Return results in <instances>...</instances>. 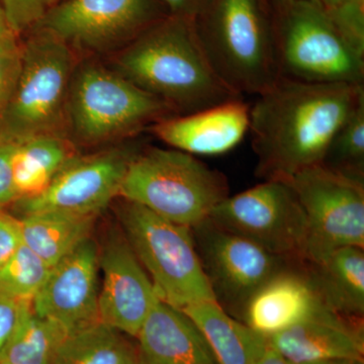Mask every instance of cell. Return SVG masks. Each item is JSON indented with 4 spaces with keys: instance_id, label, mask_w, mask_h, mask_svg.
<instances>
[{
    "instance_id": "cell-25",
    "label": "cell",
    "mask_w": 364,
    "mask_h": 364,
    "mask_svg": "<svg viewBox=\"0 0 364 364\" xmlns=\"http://www.w3.org/2000/svg\"><path fill=\"white\" fill-rule=\"evenodd\" d=\"M139 352L124 334L97 322L71 333L53 364H136Z\"/></svg>"
},
{
    "instance_id": "cell-1",
    "label": "cell",
    "mask_w": 364,
    "mask_h": 364,
    "mask_svg": "<svg viewBox=\"0 0 364 364\" xmlns=\"http://www.w3.org/2000/svg\"><path fill=\"white\" fill-rule=\"evenodd\" d=\"M363 98L364 85L277 79L250 105L256 176L287 182L322 164L332 139Z\"/></svg>"
},
{
    "instance_id": "cell-31",
    "label": "cell",
    "mask_w": 364,
    "mask_h": 364,
    "mask_svg": "<svg viewBox=\"0 0 364 364\" xmlns=\"http://www.w3.org/2000/svg\"><path fill=\"white\" fill-rule=\"evenodd\" d=\"M14 149V144L0 140V208L13 205L18 200L11 167Z\"/></svg>"
},
{
    "instance_id": "cell-7",
    "label": "cell",
    "mask_w": 364,
    "mask_h": 364,
    "mask_svg": "<svg viewBox=\"0 0 364 364\" xmlns=\"http://www.w3.org/2000/svg\"><path fill=\"white\" fill-rule=\"evenodd\" d=\"M119 221L161 301L179 310L200 301H215L191 228L128 200L119 208Z\"/></svg>"
},
{
    "instance_id": "cell-34",
    "label": "cell",
    "mask_w": 364,
    "mask_h": 364,
    "mask_svg": "<svg viewBox=\"0 0 364 364\" xmlns=\"http://www.w3.org/2000/svg\"><path fill=\"white\" fill-rule=\"evenodd\" d=\"M167 16L196 21L215 4V0H158Z\"/></svg>"
},
{
    "instance_id": "cell-6",
    "label": "cell",
    "mask_w": 364,
    "mask_h": 364,
    "mask_svg": "<svg viewBox=\"0 0 364 364\" xmlns=\"http://www.w3.org/2000/svg\"><path fill=\"white\" fill-rule=\"evenodd\" d=\"M33 30L21 44L18 82L0 114V140L14 145L59 135L74 71L70 47L48 31Z\"/></svg>"
},
{
    "instance_id": "cell-9",
    "label": "cell",
    "mask_w": 364,
    "mask_h": 364,
    "mask_svg": "<svg viewBox=\"0 0 364 364\" xmlns=\"http://www.w3.org/2000/svg\"><path fill=\"white\" fill-rule=\"evenodd\" d=\"M208 219L287 261L306 262L308 222L298 196L287 182L263 181L229 196Z\"/></svg>"
},
{
    "instance_id": "cell-21",
    "label": "cell",
    "mask_w": 364,
    "mask_h": 364,
    "mask_svg": "<svg viewBox=\"0 0 364 364\" xmlns=\"http://www.w3.org/2000/svg\"><path fill=\"white\" fill-rule=\"evenodd\" d=\"M207 340L218 364H254L265 337L232 317L215 301L181 309Z\"/></svg>"
},
{
    "instance_id": "cell-28",
    "label": "cell",
    "mask_w": 364,
    "mask_h": 364,
    "mask_svg": "<svg viewBox=\"0 0 364 364\" xmlns=\"http://www.w3.org/2000/svg\"><path fill=\"white\" fill-rule=\"evenodd\" d=\"M325 11L343 39L364 56V0H352Z\"/></svg>"
},
{
    "instance_id": "cell-12",
    "label": "cell",
    "mask_w": 364,
    "mask_h": 364,
    "mask_svg": "<svg viewBox=\"0 0 364 364\" xmlns=\"http://www.w3.org/2000/svg\"><path fill=\"white\" fill-rule=\"evenodd\" d=\"M166 16L158 0H62L36 28L69 47L109 52L123 49Z\"/></svg>"
},
{
    "instance_id": "cell-24",
    "label": "cell",
    "mask_w": 364,
    "mask_h": 364,
    "mask_svg": "<svg viewBox=\"0 0 364 364\" xmlns=\"http://www.w3.org/2000/svg\"><path fill=\"white\" fill-rule=\"evenodd\" d=\"M70 334L56 321L38 315L32 301H26L18 325L0 353V363L53 364Z\"/></svg>"
},
{
    "instance_id": "cell-26",
    "label": "cell",
    "mask_w": 364,
    "mask_h": 364,
    "mask_svg": "<svg viewBox=\"0 0 364 364\" xmlns=\"http://www.w3.org/2000/svg\"><path fill=\"white\" fill-rule=\"evenodd\" d=\"M322 165L364 181V98L332 139Z\"/></svg>"
},
{
    "instance_id": "cell-15",
    "label": "cell",
    "mask_w": 364,
    "mask_h": 364,
    "mask_svg": "<svg viewBox=\"0 0 364 364\" xmlns=\"http://www.w3.org/2000/svg\"><path fill=\"white\" fill-rule=\"evenodd\" d=\"M100 249L92 238L51 268L32 301L33 311L73 333L100 322L98 314Z\"/></svg>"
},
{
    "instance_id": "cell-13",
    "label": "cell",
    "mask_w": 364,
    "mask_h": 364,
    "mask_svg": "<svg viewBox=\"0 0 364 364\" xmlns=\"http://www.w3.org/2000/svg\"><path fill=\"white\" fill-rule=\"evenodd\" d=\"M135 154L117 149L74 156L42 193L16 200L13 215L56 213L97 217L119 196L124 173Z\"/></svg>"
},
{
    "instance_id": "cell-35",
    "label": "cell",
    "mask_w": 364,
    "mask_h": 364,
    "mask_svg": "<svg viewBox=\"0 0 364 364\" xmlns=\"http://www.w3.org/2000/svg\"><path fill=\"white\" fill-rule=\"evenodd\" d=\"M254 364H291L287 359L282 358L279 352L273 349L272 345L268 342L267 338H265V342L261 347L259 352H258L257 358H256L255 363Z\"/></svg>"
},
{
    "instance_id": "cell-5",
    "label": "cell",
    "mask_w": 364,
    "mask_h": 364,
    "mask_svg": "<svg viewBox=\"0 0 364 364\" xmlns=\"http://www.w3.org/2000/svg\"><path fill=\"white\" fill-rule=\"evenodd\" d=\"M269 7L279 77L364 85V56L343 39L317 0H289Z\"/></svg>"
},
{
    "instance_id": "cell-32",
    "label": "cell",
    "mask_w": 364,
    "mask_h": 364,
    "mask_svg": "<svg viewBox=\"0 0 364 364\" xmlns=\"http://www.w3.org/2000/svg\"><path fill=\"white\" fill-rule=\"evenodd\" d=\"M25 304L0 293V353L16 329Z\"/></svg>"
},
{
    "instance_id": "cell-10",
    "label": "cell",
    "mask_w": 364,
    "mask_h": 364,
    "mask_svg": "<svg viewBox=\"0 0 364 364\" xmlns=\"http://www.w3.org/2000/svg\"><path fill=\"white\" fill-rule=\"evenodd\" d=\"M308 222L306 262L342 247L364 248V181L318 164L287 181Z\"/></svg>"
},
{
    "instance_id": "cell-30",
    "label": "cell",
    "mask_w": 364,
    "mask_h": 364,
    "mask_svg": "<svg viewBox=\"0 0 364 364\" xmlns=\"http://www.w3.org/2000/svg\"><path fill=\"white\" fill-rule=\"evenodd\" d=\"M21 66V44L18 36L6 33L0 38V114L13 95Z\"/></svg>"
},
{
    "instance_id": "cell-3",
    "label": "cell",
    "mask_w": 364,
    "mask_h": 364,
    "mask_svg": "<svg viewBox=\"0 0 364 364\" xmlns=\"http://www.w3.org/2000/svg\"><path fill=\"white\" fill-rule=\"evenodd\" d=\"M195 25L210 66L230 90L259 95L277 82L274 30L265 0H215Z\"/></svg>"
},
{
    "instance_id": "cell-20",
    "label": "cell",
    "mask_w": 364,
    "mask_h": 364,
    "mask_svg": "<svg viewBox=\"0 0 364 364\" xmlns=\"http://www.w3.org/2000/svg\"><path fill=\"white\" fill-rule=\"evenodd\" d=\"M304 265L326 305L344 315L363 318L364 248L336 249L317 262Z\"/></svg>"
},
{
    "instance_id": "cell-17",
    "label": "cell",
    "mask_w": 364,
    "mask_h": 364,
    "mask_svg": "<svg viewBox=\"0 0 364 364\" xmlns=\"http://www.w3.org/2000/svg\"><path fill=\"white\" fill-rule=\"evenodd\" d=\"M267 340L291 364L336 358L364 360L363 318L336 312L325 304Z\"/></svg>"
},
{
    "instance_id": "cell-38",
    "label": "cell",
    "mask_w": 364,
    "mask_h": 364,
    "mask_svg": "<svg viewBox=\"0 0 364 364\" xmlns=\"http://www.w3.org/2000/svg\"><path fill=\"white\" fill-rule=\"evenodd\" d=\"M9 33H11V31H9V26H7L6 16H4L1 4H0V38L4 37Z\"/></svg>"
},
{
    "instance_id": "cell-29",
    "label": "cell",
    "mask_w": 364,
    "mask_h": 364,
    "mask_svg": "<svg viewBox=\"0 0 364 364\" xmlns=\"http://www.w3.org/2000/svg\"><path fill=\"white\" fill-rule=\"evenodd\" d=\"M52 0H0L9 31L14 35L39 25L51 9Z\"/></svg>"
},
{
    "instance_id": "cell-40",
    "label": "cell",
    "mask_w": 364,
    "mask_h": 364,
    "mask_svg": "<svg viewBox=\"0 0 364 364\" xmlns=\"http://www.w3.org/2000/svg\"><path fill=\"white\" fill-rule=\"evenodd\" d=\"M136 364H143L142 360H141V358H140V361H139V363Z\"/></svg>"
},
{
    "instance_id": "cell-8",
    "label": "cell",
    "mask_w": 364,
    "mask_h": 364,
    "mask_svg": "<svg viewBox=\"0 0 364 364\" xmlns=\"http://www.w3.org/2000/svg\"><path fill=\"white\" fill-rule=\"evenodd\" d=\"M174 114L161 100L100 64H85L72 74L66 116L81 142H107Z\"/></svg>"
},
{
    "instance_id": "cell-36",
    "label": "cell",
    "mask_w": 364,
    "mask_h": 364,
    "mask_svg": "<svg viewBox=\"0 0 364 364\" xmlns=\"http://www.w3.org/2000/svg\"><path fill=\"white\" fill-rule=\"evenodd\" d=\"M298 364H364V360H358V359L336 358L324 359V360L311 361V363Z\"/></svg>"
},
{
    "instance_id": "cell-23",
    "label": "cell",
    "mask_w": 364,
    "mask_h": 364,
    "mask_svg": "<svg viewBox=\"0 0 364 364\" xmlns=\"http://www.w3.org/2000/svg\"><path fill=\"white\" fill-rule=\"evenodd\" d=\"M71 146L59 135H44L14 145L11 167L18 200L42 193L71 158Z\"/></svg>"
},
{
    "instance_id": "cell-41",
    "label": "cell",
    "mask_w": 364,
    "mask_h": 364,
    "mask_svg": "<svg viewBox=\"0 0 364 364\" xmlns=\"http://www.w3.org/2000/svg\"><path fill=\"white\" fill-rule=\"evenodd\" d=\"M0 364H6V363H0Z\"/></svg>"
},
{
    "instance_id": "cell-14",
    "label": "cell",
    "mask_w": 364,
    "mask_h": 364,
    "mask_svg": "<svg viewBox=\"0 0 364 364\" xmlns=\"http://www.w3.org/2000/svg\"><path fill=\"white\" fill-rule=\"evenodd\" d=\"M102 287L100 321L122 334L136 337L159 299L154 284L124 235L112 234L100 251Z\"/></svg>"
},
{
    "instance_id": "cell-4",
    "label": "cell",
    "mask_w": 364,
    "mask_h": 364,
    "mask_svg": "<svg viewBox=\"0 0 364 364\" xmlns=\"http://www.w3.org/2000/svg\"><path fill=\"white\" fill-rule=\"evenodd\" d=\"M119 196L193 229L208 219L230 191L224 174L193 155L150 147L132 158Z\"/></svg>"
},
{
    "instance_id": "cell-16",
    "label": "cell",
    "mask_w": 364,
    "mask_h": 364,
    "mask_svg": "<svg viewBox=\"0 0 364 364\" xmlns=\"http://www.w3.org/2000/svg\"><path fill=\"white\" fill-rule=\"evenodd\" d=\"M150 129L173 149L193 156L222 155L245 138L250 129V105L237 98L191 114L165 117Z\"/></svg>"
},
{
    "instance_id": "cell-27",
    "label": "cell",
    "mask_w": 364,
    "mask_h": 364,
    "mask_svg": "<svg viewBox=\"0 0 364 364\" xmlns=\"http://www.w3.org/2000/svg\"><path fill=\"white\" fill-rule=\"evenodd\" d=\"M51 268L21 242L0 267V293L18 301H33L44 286Z\"/></svg>"
},
{
    "instance_id": "cell-39",
    "label": "cell",
    "mask_w": 364,
    "mask_h": 364,
    "mask_svg": "<svg viewBox=\"0 0 364 364\" xmlns=\"http://www.w3.org/2000/svg\"><path fill=\"white\" fill-rule=\"evenodd\" d=\"M267 2L268 6H272L274 4H282V2L289 1V0H265Z\"/></svg>"
},
{
    "instance_id": "cell-11",
    "label": "cell",
    "mask_w": 364,
    "mask_h": 364,
    "mask_svg": "<svg viewBox=\"0 0 364 364\" xmlns=\"http://www.w3.org/2000/svg\"><path fill=\"white\" fill-rule=\"evenodd\" d=\"M191 231L215 301L230 315L243 316L249 299L267 280L284 268L299 264L217 226L210 219Z\"/></svg>"
},
{
    "instance_id": "cell-18",
    "label": "cell",
    "mask_w": 364,
    "mask_h": 364,
    "mask_svg": "<svg viewBox=\"0 0 364 364\" xmlns=\"http://www.w3.org/2000/svg\"><path fill=\"white\" fill-rule=\"evenodd\" d=\"M323 304L305 265L294 264L275 273L252 294L242 317L251 330L268 338L299 324Z\"/></svg>"
},
{
    "instance_id": "cell-33",
    "label": "cell",
    "mask_w": 364,
    "mask_h": 364,
    "mask_svg": "<svg viewBox=\"0 0 364 364\" xmlns=\"http://www.w3.org/2000/svg\"><path fill=\"white\" fill-rule=\"evenodd\" d=\"M21 243L18 220L0 208V267Z\"/></svg>"
},
{
    "instance_id": "cell-22",
    "label": "cell",
    "mask_w": 364,
    "mask_h": 364,
    "mask_svg": "<svg viewBox=\"0 0 364 364\" xmlns=\"http://www.w3.org/2000/svg\"><path fill=\"white\" fill-rule=\"evenodd\" d=\"M95 215L40 213L16 218L25 245L53 267L90 238Z\"/></svg>"
},
{
    "instance_id": "cell-37",
    "label": "cell",
    "mask_w": 364,
    "mask_h": 364,
    "mask_svg": "<svg viewBox=\"0 0 364 364\" xmlns=\"http://www.w3.org/2000/svg\"><path fill=\"white\" fill-rule=\"evenodd\" d=\"M317 1L325 11H330V9L342 6V4L352 1V0H317Z\"/></svg>"
},
{
    "instance_id": "cell-19",
    "label": "cell",
    "mask_w": 364,
    "mask_h": 364,
    "mask_svg": "<svg viewBox=\"0 0 364 364\" xmlns=\"http://www.w3.org/2000/svg\"><path fill=\"white\" fill-rule=\"evenodd\" d=\"M136 339L143 364H218L195 323L160 299Z\"/></svg>"
},
{
    "instance_id": "cell-2",
    "label": "cell",
    "mask_w": 364,
    "mask_h": 364,
    "mask_svg": "<svg viewBox=\"0 0 364 364\" xmlns=\"http://www.w3.org/2000/svg\"><path fill=\"white\" fill-rule=\"evenodd\" d=\"M117 66L124 77L176 114L243 98L225 85L210 66L195 21L165 16L119 50Z\"/></svg>"
}]
</instances>
